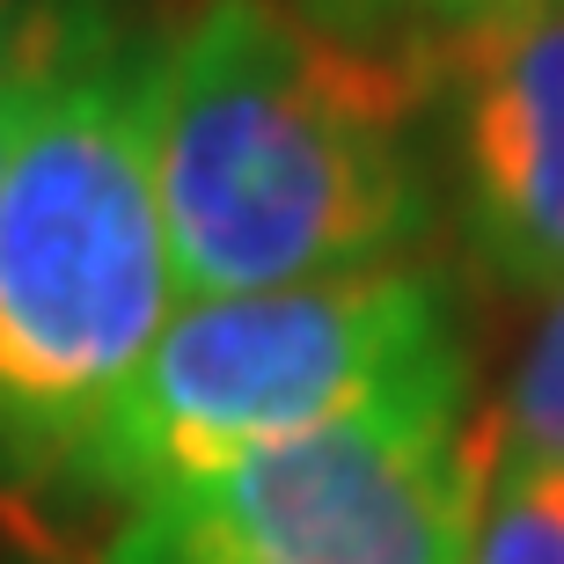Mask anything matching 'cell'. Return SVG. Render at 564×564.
I'll use <instances>...</instances> for the list:
<instances>
[{
    "instance_id": "obj_3",
    "label": "cell",
    "mask_w": 564,
    "mask_h": 564,
    "mask_svg": "<svg viewBox=\"0 0 564 564\" xmlns=\"http://www.w3.org/2000/svg\"><path fill=\"white\" fill-rule=\"evenodd\" d=\"M381 403H469L462 323L433 264L184 301L52 506L126 513L169 484Z\"/></svg>"
},
{
    "instance_id": "obj_1",
    "label": "cell",
    "mask_w": 564,
    "mask_h": 564,
    "mask_svg": "<svg viewBox=\"0 0 564 564\" xmlns=\"http://www.w3.org/2000/svg\"><path fill=\"white\" fill-rule=\"evenodd\" d=\"M154 191L176 301L419 264L440 220L425 66L293 0H198L154 59Z\"/></svg>"
},
{
    "instance_id": "obj_7",
    "label": "cell",
    "mask_w": 564,
    "mask_h": 564,
    "mask_svg": "<svg viewBox=\"0 0 564 564\" xmlns=\"http://www.w3.org/2000/svg\"><path fill=\"white\" fill-rule=\"evenodd\" d=\"M293 8H301L315 30L345 37V44L419 59V52L462 37V30H484V22L513 15V8H528V0H293Z\"/></svg>"
},
{
    "instance_id": "obj_6",
    "label": "cell",
    "mask_w": 564,
    "mask_h": 564,
    "mask_svg": "<svg viewBox=\"0 0 564 564\" xmlns=\"http://www.w3.org/2000/svg\"><path fill=\"white\" fill-rule=\"evenodd\" d=\"M491 455L506 469H564V286L550 293L543 323L528 337V352L513 359V381H506L499 411H491Z\"/></svg>"
},
{
    "instance_id": "obj_11",
    "label": "cell",
    "mask_w": 564,
    "mask_h": 564,
    "mask_svg": "<svg viewBox=\"0 0 564 564\" xmlns=\"http://www.w3.org/2000/svg\"><path fill=\"white\" fill-rule=\"evenodd\" d=\"M0 564H52V557H0Z\"/></svg>"
},
{
    "instance_id": "obj_9",
    "label": "cell",
    "mask_w": 564,
    "mask_h": 564,
    "mask_svg": "<svg viewBox=\"0 0 564 564\" xmlns=\"http://www.w3.org/2000/svg\"><path fill=\"white\" fill-rule=\"evenodd\" d=\"M52 8H59V0H0V88L44 52V37H52Z\"/></svg>"
},
{
    "instance_id": "obj_8",
    "label": "cell",
    "mask_w": 564,
    "mask_h": 564,
    "mask_svg": "<svg viewBox=\"0 0 564 564\" xmlns=\"http://www.w3.org/2000/svg\"><path fill=\"white\" fill-rule=\"evenodd\" d=\"M469 564H564V469L491 477Z\"/></svg>"
},
{
    "instance_id": "obj_5",
    "label": "cell",
    "mask_w": 564,
    "mask_h": 564,
    "mask_svg": "<svg viewBox=\"0 0 564 564\" xmlns=\"http://www.w3.org/2000/svg\"><path fill=\"white\" fill-rule=\"evenodd\" d=\"M433 96L440 206L499 293L564 286V0L419 52Z\"/></svg>"
},
{
    "instance_id": "obj_2",
    "label": "cell",
    "mask_w": 564,
    "mask_h": 564,
    "mask_svg": "<svg viewBox=\"0 0 564 564\" xmlns=\"http://www.w3.org/2000/svg\"><path fill=\"white\" fill-rule=\"evenodd\" d=\"M154 59L96 0H66L15 162L0 176V499L52 506L176 315L154 191Z\"/></svg>"
},
{
    "instance_id": "obj_4",
    "label": "cell",
    "mask_w": 564,
    "mask_h": 564,
    "mask_svg": "<svg viewBox=\"0 0 564 564\" xmlns=\"http://www.w3.org/2000/svg\"><path fill=\"white\" fill-rule=\"evenodd\" d=\"M491 469L469 403H381L126 506L88 564H469Z\"/></svg>"
},
{
    "instance_id": "obj_10",
    "label": "cell",
    "mask_w": 564,
    "mask_h": 564,
    "mask_svg": "<svg viewBox=\"0 0 564 564\" xmlns=\"http://www.w3.org/2000/svg\"><path fill=\"white\" fill-rule=\"evenodd\" d=\"M59 22H66V0L52 8V37H44V52H37L30 66H22V74H15L8 88H0V176H8V162H15V140H22V126H30V104H37V82H44V66H52Z\"/></svg>"
}]
</instances>
